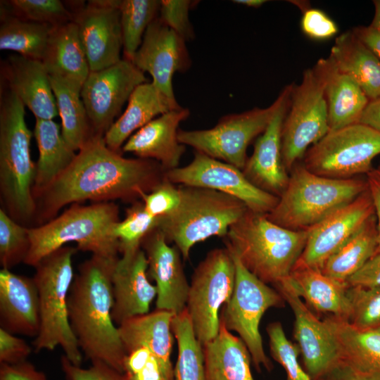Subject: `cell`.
I'll return each mask as SVG.
<instances>
[{
  "instance_id": "cell-56",
  "label": "cell",
  "mask_w": 380,
  "mask_h": 380,
  "mask_svg": "<svg viewBox=\"0 0 380 380\" xmlns=\"http://www.w3.org/2000/svg\"><path fill=\"white\" fill-rule=\"evenodd\" d=\"M359 123L380 132V97L369 100Z\"/></svg>"
},
{
  "instance_id": "cell-25",
  "label": "cell",
  "mask_w": 380,
  "mask_h": 380,
  "mask_svg": "<svg viewBox=\"0 0 380 380\" xmlns=\"http://www.w3.org/2000/svg\"><path fill=\"white\" fill-rule=\"evenodd\" d=\"M9 89L37 119L53 120L58 108L50 75L42 61L10 55L6 65Z\"/></svg>"
},
{
  "instance_id": "cell-6",
  "label": "cell",
  "mask_w": 380,
  "mask_h": 380,
  "mask_svg": "<svg viewBox=\"0 0 380 380\" xmlns=\"http://www.w3.org/2000/svg\"><path fill=\"white\" fill-rule=\"evenodd\" d=\"M367 189L366 178L322 177L297 163L291 170L286 189L267 217L284 228L308 231Z\"/></svg>"
},
{
  "instance_id": "cell-24",
  "label": "cell",
  "mask_w": 380,
  "mask_h": 380,
  "mask_svg": "<svg viewBox=\"0 0 380 380\" xmlns=\"http://www.w3.org/2000/svg\"><path fill=\"white\" fill-rule=\"evenodd\" d=\"M0 328L13 334L36 337L40 329V305L33 278L0 271Z\"/></svg>"
},
{
  "instance_id": "cell-26",
  "label": "cell",
  "mask_w": 380,
  "mask_h": 380,
  "mask_svg": "<svg viewBox=\"0 0 380 380\" xmlns=\"http://www.w3.org/2000/svg\"><path fill=\"white\" fill-rule=\"evenodd\" d=\"M182 108L172 103L152 82L139 85L130 96L124 113L104 134L107 146L118 152L127 139L157 117Z\"/></svg>"
},
{
  "instance_id": "cell-31",
  "label": "cell",
  "mask_w": 380,
  "mask_h": 380,
  "mask_svg": "<svg viewBox=\"0 0 380 380\" xmlns=\"http://www.w3.org/2000/svg\"><path fill=\"white\" fill-rule=\"evenodd\" d=\"M329 56L339 70L359 84L369 100L380 97V60L352 30L336 38Z\"/></svg>"
},
{
  "instance_id": "cell-48",
  "label": "cell",
  "mask_w": 380,
  "mask_h": 380,
  "mask_svg": "<svg viewBox=\"0 0 380 380\" xmlns=\"http://www.w3.org/2000/svg\"><path fill=\"white\" fill-rule=\"evenodd\" d=\"M61 362L67 380H129L125 373L101 361L91 362L88 369L73 365L65 355L62 356Z\"/></svg>"
},
{
  "instance_id": "cell-10",
  "label": "cell",
  "mask_w": 380,
  "mask_h": 380,
  "mask_svg": "<svg viewBox=\"0 0 380 380\" xmlns=\"http://www.w3.org/2000/svg\"><path fill=\"white\" fill-rule=\"evenodd\" d=\"M231 253L236 265L235 285L230 300L220 314V319L227 330L239 334L250 353L255 369L260 372L264 367L270 372L273 365L264 350L260 322L267 310L283 308L286 302L276 289L251 274Z\"/></svg>"
},
{
  "instance_id": "cell-5",
  "label": "cell",
  "mask_w": 380,
  "mask_h": 380,
  "mask_svg": "<svg viewBox=\"0 0 380 380\" xmlns=\"http://www.w3.org/2000/svg\"><path fill=\"white\" fill-rule=\"evenodd\" d=\"M25 106L11 90L1 99L0 191L5 210L17 222L35 217L32 195L36 166L31 158L32 132L27 127Z\"/></svg>"
},
{
  "instance_id": "cell-1",
  "label": "cell",
  "mask_w": 380,
  "mask_h": 380,
  "mask_svg": "<svg viewBox=\"0 0 380 380\" xmlns=\"http://www.w3.org/2000/svg\"><path fill=\"white\" fill-rule=\"evenodd\" d=\"M103 137L91 134L71 164L34 198L35 217L42 224L70 203L141 200L165 177L158 162L125 158L109 148Z\"/></svg>"
},
{
  "instance_id": "cell-21",
  "label": "cell",
  "mask_w": 380,
  "mask_h": 380,
  "mask_svg": "<svg viewBox=\"0 0 380 380\" xmlns=\"http://www.w3.org/2000/svg\"><path fill=\"white\" fill-rule=\"evenodd\" d=\"M168 243L164 234L156 228L143 239L141 248L147 259L148 275L156 281V309L177 315L186 308L189 284L180 251Z\"/></svg>"
},
{
  "instance_id": "cell-11",
  "label": "cell",
  "mask_w": 380,
  "mask_h": 380,
  "mask_svg": "<svg viewBox=\"0 0 380 380\" xmlns=\"http://www.w3.org/2000/svg\"><path fill=\"white\" fill-rule=\"evenodd\" d=\"M235 279L234 259L226 247L210 251L194 269L186 310L195 335L202 345L218 334L220 310L230 300Z\"/></svg>"
},
{
  "instance_id": "cell-58",
  "label": "cell",
  "mask_w": 380,
  "mask_h": 380,
  "mask_svg": "<svg viewBox=\"0 0 380 380\" xmlns=\"http://www.w3.org/2000/svg\"><path fill=\"white\" fill-rule=\"evenodd\" d=\"M234 3L243 5L248 7L259 8L262 6L267 1L265 0H234Z\"/></svg>"
},
{
  "instance_id": "cell-8",
  "label": "cell",
  "mask_w": 380,
  "mask_h": 380,
  "mask_svg": "<svg viewBox=\"0 0 380 380\" xmlns=\"http://www.w3.org/2000/svg\"><path fill=\"white\" fill-rule=\"evenodd\" d=\"M178 186L179 204L174 213L160 219L158 228L187 260L196 243L213 236L224 238L231 226L248 209L239 199L224 193Z\"/></svg>"
},
{
  "instance_id": "cell-17",
  "label": "cell",
  "mask_w": 380,
  "mask_h": 380,
  "mask_svg": "<svg viewBox=\"0 0 380 380\" xmlns=\"http://www.w3.org/2000/svg\"><path fill=\"white\" fill-rule=\"evenodd\" d=\"M132 63L152 77V82L169 100L179 104L172 84L175 73L191 65L186 42L157 17L148 27Z\"/></svg>"
},
{
  "instance_id": "cell-22",
  "label": "cell",
  "mask_w": 380,
  "mask_h": 380,
  "mask_svg": "<svg viewBox=\"0 0 380 380\" xmlns=\"http://www.w3.org/2000/svg\"><path fill=\"white\" fill-rule=\"evenodd\" d=\"M112 281V318L117 326L129 318L148 313L157 288L148 279V262L141 248L119 258Z\"/></svg>"
},
{
  "instance_id": "cell-57",
  "label": "cell",
  "mask_w": 380,
  "mask_h": 380,
  "mask_svg": "<svg viewBox=\"0 0 380 380\" xmlns=\"http://www.w3.org/2000/svg\"><path fill=\"white\" fill-rule=\"evenodd\" d=\"M374 6V15L370 25L380 30V0L373 1Z\"/></svg>"
},
{
  "instance_id": "cell-45",
  "label": "cell",
  "mask_w": 380,
  "mask_h": 380,
  "mask_svg": "<svg viewBox=\"0 0 380 380\" xmlns=\"http://www.w3.org/2000/svg\"><path fill=\"white\" fill-rule=\"evenodd\" d=\"M124 370L129 380H174L172 365L165 363L146 347L127 354Z\"/></svg>"
},
{
  "instance_id": "cell-15",
  "label": "cell",
  "mask_w": 380,
  "mask_h": 380,
  "mask_svg": "<svg viewBox=\"0 0 380 380\" xmlns=\"http://www.w3.org/2000/svg\"><path fill=\"white\" fill-rule=\"evenodd\" d=\"M144 72L121 59L106 68L90 71L81 89L92 134L104 136L134 89L146 82Z\"/></svg>"
},
{
  "instance_id": "cell-46",
  "label": "cell",
  "mask_w": 380,
  "mask_h": 380,
  "mask_svg": "<svg viewBox=\"0 0 380 380\" xmlns=\"http://www.w3.org/2000/svg\"><path fill=\"white\" fill-rule=\"evenodd\" d=\"M141 201L151 216L157 218L167 217L174 213L179 204V187L165 176L150 192L144 194Z\"/></svg>"
},
{
  "instance_id": "cell-54",
  "label": "cell",
  "mask_w": 380,
  "mask_h": 380,
  "mask_svg": "<svg viewBox=\"0 0 380 380\" xmlns=\"http://www.w3.org/2000/svg\"><path fill=\"white\" fill-rule=\"evenodd\" d=\"M366 180L374 208L377 226V248L376 253H380V163L366 175Z\"/></svg>"
},
{
  "instance_id": "cell-4",
  "label": "cell",
  "mask_w": 380,
  "mask_h": 380,
  "mask_svg": "<svg viewBox=\"0 0 380 380\" xmlns=\"http://www.w3.org/2000/svg\"><path fill=\"white\" fill-rule=\"evenodd\" d=\"M119 221L118 207L113 202L73 203L58 217L29 228L30 246L24 263L34 267L69 242L77 243L78 250L92 255L117 258L119 242L113 229Z\"/></svg>"
},
{
  "instance_id": "cell-53",
  "label": "cell",
  "mask_w": 380,
  "mask_h": 380,
  "mask_svg": "<svg viewBox=\"0 0 380 380\" xmlns=\"http://www.w3.org/2000/svg\"><path fill=\"white\" fill-rule=\"evenodd\" d=\"M0 380H46L45 374L30 362L1 364Z\"/></svg>"
},
{
  "instance_id": "cell-33",
  "label": "cell",
  "mask_w": 380,
  "mask_h": 380,
  "mask_svg": "<svg viewBox=\"0 0 380 380\" xmlns=\"http://www.w3.org/2000/svg\"><path fill=\"white\" fill-rule=\"evenodd\" d=\"M34 135L39 149L32 187L35 198L71 164L76 153L68 145L61 126L53 120L36 118Z\"/></svg>"
},
{
  "instance_id": "cell-18",
  "label": "cell",
  "mask_w": 380,
  "mask_h": 380,
  "mask_svg": "<svg viewBox=\"0 0 380 380\" xmlns=\"http://www.w3.org/2000/svg\"><path fill=\"white\" fill-rule=\"evenodd\" d=\"M374 215L368 189L308 230L303 251L296 265L321 271L328 258Z\"/></svg>"
},
{
  "instance_id": "cell-3",
  "label": "cell",
  "mask_w": 380,
  "mask_h": 380,
  "mask_svg": "<svg viewBox=\"0 0 380 380\" xmlns=\"http://www.w3.org/2000/svg\"><path fill=\"white\" fill-rule=\"evenodd\" d=\"M308 231H295L248 210L229 228L225 247L251 274L265 284L289 277L300 257Z\"/></svg>"
},
{
  "instance_id": "cell-34",
  "label": "cell",
  "mask_w": 380,
  "mask_h": 380,
  "mask_svg": "<svg viewBox=\"0 0 380 380\" xmlns=\"http://www.w3.org/2000/svg\"><path fill=\"white\" fill-rule=\"evenodd\" d=\"M323 320L336 341L341 360L365 369H380V329H357L334 316Z\"/></svg>"
},
{
  "instance_id": "cell-37",
  "label": "cell",
  "mask_w": 380,
  "mask_h": 380,
  "mask_svg": "<svg viewBox=\"0 0 380 380\" xmlns=\"http://www.w3.org/2000/svg\"><path fill=\"white\" fill-rule=\"evenodd\" d=\"M53 26L1 15L0 49L42 61Z\"/></svg>"
},
{
  "instance_id": "cell-19",
  "label": "cell",
  "mask_w": 380,
  "mask_h": 380,
  "mask_svg": "<svg viewBox=\"0 0 380 380\" xmlns=\"http://www.w3.org/2000/svg\"><path fill=\"white\" fill-rule=\"evenodd\" d=\"M120 4L121 0L89 1L72 20L78 27L90 71L106 68L121 60Z\"/></svg>"
},
{
  "instance_id": "cell-20",
  "label": "cell",
  "mask_w": 380,
  "mask_h": 380,
  "mask_svg": "<svg viewBox=\"0 0 380 380\" xmlns=\"http://www.w3.org/2000/svg\"><path fill=\"white\" fill-rule=\"evenodd\" d=\"M293 84L286 86L278 95L279 103L275 113L255 141L253 152L242 170L253 184L277 197L286 189L289 178L282 160L281 130Z\"/></svg>"
},
{
  "instance_id": "cell-51",
  "label": "cell",
  "mask_w": 380,
  "mask_h": 380,
  "mask_svg": "<svg viewBox=\"0 0 380 380\" xmlns=\"http://www.w3.org/2000/svg\"><path fill=\"white\" fill-rule=\"evenodd\" d=\"M32 348L15 334L0 328V363L14 365L26 361Z\"/></svg>"
},
{
  "instance_id": "cell-7",
  "label": "cell",
  "mask_w": 380,
  "mask_h": 380,
  "mask_svg": "<svg viewBox=\"0 0 380 380\" xmlns=\"http://www.w3.org/2000/svg\"><path fill=\"white\" fill-rule=\"evenodd\" d=\"M77 248L64 246L44 257L32 277L40 305V329L34 338L35 352L60 346L75 365L81 366L82 351L71 329L68 298L73 279L72 257Z\"/></svg>"
},
{
  "instance_id": "cell-29",
  "label": "cell",
  "mask_w": 380,
  "mask_h": 380,
  "mask_svg": "<svg viewBox=\"0 0 380 380\" xmlns=\"http://www.w3.org/2000/svg\"><path fill=\"white\" fill-rule=\"evenodd\" d=\"M324 65L329 131L359 123L369 98L350 76L336 68L329 56L324 58Z\"/></svg>"
},
{
  "instance_id": "cell-41",
  "label": "cell",
  "mask_w": 380,
  "mask_h": 380,
  "mask_svg": "<svg viewBox=\"0 0 380 380\" xmlns=\"http://www.w3.org/2000/svg\"><path fill=\"white\" fill-rule=\"evenodd\" d=\"M30 246L29 228L15 222L0 209V263L11 270L24 260Z\"/></svg>"
},
{
  "instance_id": "cell-16",
  "label": "cell",
  "mask_w": 380,
  "mask_h": 380,
  "mask_svg": "<svg viewBox=\"0 0 380 380\" xmlns=\"http://www.w3.org/2000/svg\"><path fill=\"white\" fill-rule=\"evenodd\" d=\"M294 315L293 337L303 367L315 380L340 358L336 341L324 320H320L296 292L289 277L274 284Z\"/></svg>"
},
{
  "instance_id": "cell-27",
  "label": "cell",
  "mask_w": 380,
  "mask_h": 380,
  "mask_svg": "<svg viewBox=\"0 0 380 380\" xmlns=\"http://www.w3.org/2000/svg\"><path fill=\"white\" fill-rule=\"evenodd\" d=\"M289 278L297 294L312 312L348 320L350 304L346 284L300 265H295Z\"/></svg>"
},
{
  "instance_id": "cell-44",
  "label": "cell",
  "mask_w": 380,
  "mask_h": 380,
  "mask_svg": "<svg viewBox=\"0 0 380 380\" xmlns=\"http://www.w3.org/2000/svg\"><path fill=\"white\" fill-rule=\"evenodd\" d=\"M8 4L14 16L25 20L53 27L72 20L59 0H11Z\"/></svg>"
},
{
  "instance_id": "cell-28",
  "label": "cell",
  "mask_w": 380,
  "mask_h": 380,
  "mask_svg": "<svg viewBox=\"0 0 380 380\" xmlns=\"http://www.w3.org/2000/svg\"><path fill=\"white\" fill-rule=\"evenodd\" d=\"M42 61L49 75L82 87L90 69L73 20L53 27Z\"/></svg>"
},
{
  "instance_id": "cell-23",
  "label": "cell",
  "mask_w": 380,
  "mask_h": 380,
  "mask_svg": "<svg viewBox=\"0 0 380 380\" xmlns=\"http://www.w3.org/2000/svg\"><path fill=\"white\" fill-rule=\"evenodd\" d=\"M189 115V109L182 107L157 117L134 133L122 151L139 158L153 160L165 172L179 167L186 146L179 141V126Z\"/></svg>"
},
{
  "instance_id": "cell-52",
  "label": "cell",
  "mask_w": 380,
  "mask_h": 380,
  "mask_svg": "<svg viewBox=\"0 0 380 380\" xmlns=\"http://www.w3.org/2000/svg\"><path fill=\"white\" fill-rule=\"evenodd\" d=\"M348 287H380V253L373 255L346 282Z\"/></svg>"
},
{
  "instance_id": "cell-47",
  "label": "cell",
  "mask_w": 380,
  "mask_h": 380,
  "mask_svg": "<svg viewBox=\"0 0 380 380\" xmlns=\"http://www.w3.org/2000/svg\"><path fill=\"white\" fill-rule=\"evenodd\" d=\"M195 1L189 0L160 1V20L186 42L195 38V32L189 19V11Z\"/></svg>"
},
{
  "instance_id": "cell-30",
  "label": "cell",
  "mask_w": 380,
  "mask_h": 380,
  "mask_svg": "<svg viewBox=\"0 0 380 380\" xmlns=\"http://www.w3.org/2000/svg\"><path fill=\"white\" fill-rule=\"evenodd\" d=\"M174 316L170 311L156 309L152 312L122 322L118 328L126 353L139 347H146L165 363L172 365L170 355Z\"/></svg>"
},
{
  "instance_id": "cell-36",
  "label": "cell",
  "mask_w": 380,
  "mask_h": 380,
  "mask_svg": "<svg viewBox=\"0 0 380 380\" xmlns=\"http://www.w3.org/2000/svg\"><path fill=\"white\" fill-rule=\"evenodd\" d=\"M50 75L63 137L74 151H78L88 138L89 119L80 86L61 77Z\"/></svg>"
},
{
  "instance_id": "cell-9",
  "label": "cell",
  "mask_w": 380,
  "mask_h": 380,
  "mask_svg": "<svg viewBox=\"0 0 380 380\" xmlns=\"http://www.w3.org/2000/svg\"><path fill=\"white\" fill-rule=\"evenodd\" d=\"M325 83L322 58L304 71L299 84H293L281 130L282 160L287 171L329 132Z\"/></svg>"
},
{
  "instance_id": "cell-50",
  "label": "cell",
  "mask_w": 380,
  "mask_h": 380,
  "mask_svg": "<svg viewBox=\"0 0 380 380\" xmlns=\"http://www.w3.org/2000/svg\"><path fill=\"white\" fill-rule=\"evenodd\" d=\"M315 380H380V369H365L339 360Z\"/></svg>"
},
{
  "instance_id": "cell-12",
  "label": "cell",
  "mask_w": 380,
  "mask_h": 380,
  "mask_svg": "<svg viewBox=\"0 0 380 380\" xmlns=\"http://www.w3.org/2000/svg\"><path fill=\"white\" fill-rule=\"evenodd\" d=\"M380 154V132L362 123L329 131L305 153L303 165L319 176L348 179L367 174Z\"/></svg>"
},
{
  "instance_id": "cell-32",
  "label": "cell",
  "mask_w": 380,
  "mask_h": 380,
  "mask_svg": "<svg viewBox=\"0 0 380 380\" xmlns=\"http://www.w3.org/2000/svg\"><path fill=\"white\" fill-rule=\"evenodd\" d=\"M203 350L205 380H254L246 346L222 320L218 334L203 345Z\"/></svg>"
},
{
  "instance_id": "cell-13",
  "label": "cell",
  "mask_w": 380,
  "mask_h": 380,
  "mask_svg": "<svg viewBox=\"0 0 380 380\" xmlns=\"http://www.w3.org/2000/svg\"><path fill=\"white\" fill-rule=\"evenodd\" d=\"M277 96L267 108H254L240 113L222 116L210 129H179V141L196 151L231 164L243 170L247 148L251 141L267 128L279 105Z\"/></svg>"
},
{
  "instance_id": "cell-2",
  "label": "cell",
  "mask_w": 380,
  "mask_h": 380,
  "mask_svg": "<svg viewBox=\"0 0 380 380\" xmlns=\"http://www.w3.org/2000/svg\"><path fill=\"white\" fill-rule=\"evenodd\" d=\"M119 258L92 255L81 263L68 298V317L81 351L125 373L127 353L112 318L113 274Z\"/></svg>"
},
{
  "instance_id": "cell-49",
  "label": "cell",
  "mask_w": 380,
  "mask_h": 380,
  "mask_svg": "<svg viewBox=\"0 0 380 380\" xmlns=\"http://www.w3.org/2000/svg\"><path fill=\"white\" fill-rule=\"evenodd\" d=\"M301 29L309 37L314 39H327L334 36L338 27L322 11L309 8L303 12L301 18Z\"/></svg>"
},
{
  "instance_id": "cell-39",
  "label": "cell",
  "mask_w": 380,
  "mask_h": 380,
  "mask_svg": "<svg viewBox=\"0 0 380 380\" xmlns=\"http://www.w3.org/2000/svg\"><path fill=\"white\" fill-rule=\"evenodd\" d=\"M160 1L121 0L120 23L124 53L132 61L149 25L159 13Z\"/></svg>"
},
{
  "instance_id": "cell-43",
  "label": "cell",
  "mask_w": 380,
  "mask_h": 380,
  "mask_svg": "<svg viewBox=\"0 0 380 380\" xmlns=\"http://www.w3.org/2000/svg\"><path fill=\"white\" fill-rule=\"evenodd\" d=\"M350 312L347 322L360 329H380V287H348Z\"/></svg>"
},
{
  "instance_id": "cell-38",
  "label": "cell",
  "mask_w": 380,
  "mask_h": 380,
  "mask_svg": "<svg viewBox=\"0 0 380 380\" xmlns=\"http://www.w3.org/2000/svg\"><path fill=\"white\" fill-rule=\"evenodd\" d=\"M172 331L178 347L174 380H205L203 345L195 335L186 308L175 315Z\"/></svg>"
},
{
  "instance_id": "cell-14",
  "label": "cell",
  "mask_w": 380,
  "mask_h": 380,
  "mask_svg": "<svg viewBox=\"0 0 380 380\" xmlns=\"http://www.w3.org/2000/svg\"><path fill=\"white\" fill-rule=\"evenodd\" d=\"M165 176L176 185L206 188L233 196L256 213L267 215L279 201L253 184L241 170L198 151L188 165L167 171Z\"/></svg>"
},
{
  "instance_id": "cell-35",
  "label": "cell",
  "mask_w": 380,
  "mask_h": 380,
  "mask_svg": "<svg viewBox=\"0 0 380 380\" xmlns=\"http://www.w3.org/2000/svg\"><path fill=\"white\" fill-rule=\"evenodd\" d=\"M377 234L376 220L374 215L328 258L321 272L337 281L346 284L348 279L375 255Z\"/></svg>"
},
{
  "instance_id": "cell-42",
  "label": "cell",
  "mask_w": 380,
  "mask_h": 380,
  "mask_svg": "<svg viewBox=\"0 0 380 380\" xmlns=\"http://www.w3.org/2000/svg\"><path fill=\"white\" fill-rule=\"evenodd\" d=\"M272 357L284 368L286 380H312L298 361L300 350L296 343L286 336L279 322L269 324L266 328Z\"/></svg>"
},
{
  "instance_id": "cell-40",
  "label": "cell",
  "mask_w": 380,
  "mask_h": 380,
  "mask_svg": "<svg viewBox=\"0 0 380 380\" xmlns=\"http://www.w3.org/2000/svg\"><path fill=\"white\" fill-rule=\"evenodd\" d=\"M160 219L149 215L141 200L133 202L126 210L125 218L117 222L113 229L122 255L134 253L140 249L146 236L158 228Z\"/></svg>"
},
{
  "instance_id": "cell-55",
  "label": "cell",
  "mask_w": 380,
  "mask_h": 380,
  "mask_svg": "<svg viewBox=\"0 0 380 380\" xmlns=\"http://www.w3.org/2000/svg\"><path fill=\"white\" fill-rule=\"evenodd\" d=\"M352 31L380 60V30L369 25L357 26Z\"/></svg>"
}]
</instances>
